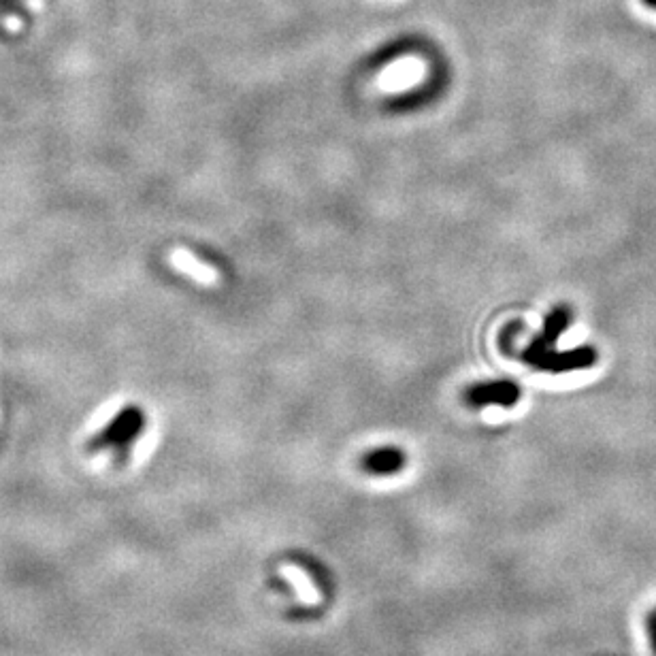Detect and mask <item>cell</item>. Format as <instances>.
<instances>
[{
  "label": "cell",
  "instance_id": "cell-3",
  "mask_svg": "<svg viewBox=\"0 0 656 656\" xmlns=\"http://www.w3.org/2000/svg\"><path fill=\"white\" fill-rule=\"evenodd\" d=\"M520 397H522V388L514 380L475 382L463 392V401L471 409H484L488 405H499L510 409L518 405Z\"/></svg>",
  "mask_w": 656,
  "mask_h": 656
},
{
  "label": "cell",
  "instance_id": "cell-4",
  "mask_svg": "<svg viewBox=\"0 0 656 656\" xmlns=\"http://www.w3.org/2000/svg\"><path fill=\"white\" fill-rule=\"evenodd\" d=\"M407 467V452L399 446H380L360 456V469L373 478H388L397 475Z\"/></svg>",
  "mask_w": 656,
  "mask_h": 656
},
{
  "label": "cell",
  "instance_id": "cell-5",
  "mask_svg": "<svg viewBox=\"0 0 656 656\" xmlns=\"http://www.w3.org/2000/svg\"><path fill=\"white\" fill-rule=\"evenodd\" d=\"M0 11L9 15H18V18H26V11L18 5V0H0Z\"/></svg>",
  "mask_w": 656,
  "mask_h": 656
},
{
  "label": "cell",
  "instance_id": "cell-1",
  "mask_svg": "<svg viewBox=\"0 0 656 656\" xmlns=\"http://www.w3.org/2000/svg\"><path fill=\"white\" fill-rule=\"evenodd\" d=\"M573 320L571 309L565 305H559L552 309L544 320L541 331L529 341V346L520 352V358L524 365H529L539 371H550V373H567L576 369H588L595 365L597 352L595 348L584 346V348H573L569 352L556 350V341L567 331Z\"/></svg>",
  "mask_w": 656,
  "mask_h": 656
},
{
  "label": "cell",
  "instance_id": "cell-6",
  "mask_svg": "<svg viewBox=\"0 0 656 656\" xmlns=\"http://www.w3.org/2000/svg\"><path fill=\"white\" fill-rule=\"evenodd\" d=\"M646 631H648V637H650V644H652V650L656 654V610L648 614L646 618Z\"/></svg>",
  "mask_w": 656,
  "mask_h": 656
},
{
  "label": "cell",
  "instance_id": "cell-2",
  "mask_svg": "<svg viewBox=\"0 0 656 656\" xmlns=\"http://www.w3.org/2000/svg\"><path fill=\"white\" fill-rule=\"evenodd\" d=\"M147 416L143 407L126 405L113 416L96 437L90 441V452H111L116 463L122 465L128 461L130 450L137 444V439L145 433Z\"/></svg>",
  "mask_w": 656,
  "mask_h": 656
}]
</instances>
